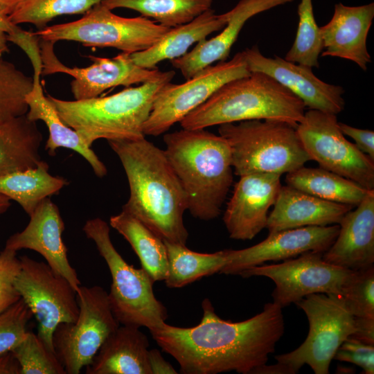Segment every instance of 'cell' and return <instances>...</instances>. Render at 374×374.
Returning a JSON list of instances; mask_svg holds the SVG:
<instances>
[{
    "label": "cell",
    "instance_id": "e0dca14e",
    "mask_svg": "<svg viewBox=\"0 0 374 374\" xmlns=\"http://www.w3.org/2000/svg\"><path fill=\"white\" fill-rule=\"evenodd\" d=\"M250 72H262L275 79L298 96L309 109L337 115L345 106L342 87L318 78L312 67L292 62L277 55L264 56L257 46L243 51Z\"/></svg>",
    "mask_w": 374,
    "mask_h": 374
},
{
    "label": "cell",
    "instance_id": "cb8c5ba5",
    "mask_svg": "<svg viewBox=\"0 0 374 374\" xmlns=\"http://www.w3.org/2000/svg\"><path fill=\"white\" fill-rule=\"evenodd\" d=\"M32 65L33 82L25 98L28 108L26 115L30 121L37 122L39 120L46 124L49 136L45 150L51 156H54L60 148L72 150L89 163L97 177H103L107 172L104 163L84 142L81 136L62 121L52 102L45 96L40 80L42 75V60L33 62Z\"/></svg>",
    "mask_w": 374,
    "mask_h": 374
},
{
    "label": "cell",
    "instance_id": "d590c367",
    "mask_svg": "<svg viewBox=\"0 0 374 374\" xmlns=\"http://www.w3.org/2000/svg\"><path fill=\"white\" fill-rule=\"evenodd\" d=\"M10 352L20 366L21 374H66L56 354L32 332L28 331Z\"/></svg>",
    "mask_w": 374,
    "mask_h": 374
},
{
    "label": "cell",
    "instance_id": "e575fe53",
    "mask_svg": "<svg viewBox=\"0 0 374 374\" xmlns=\"http://www.w3.org/2000/svg\"><path fill=\"white\" fill-rule=\"evenodd\" d=\"M104 0H26L8 17L14 24L28 23L39 30L57 16L84 14Z\"/></svg>",
    "mask_w": 374,
    "mask_h": 374
},
{
    "label": "cell",
    "instance_id": "9c48e42d",
    "mask_svg": "<svg viewBox=\"0 0 374 374\" xmlns=\"http://www.w3.org/2000/svg\"><path fill=\"white\" fill-rule=\"evenodd\" d=\"M296 304L305 313L309 332L296 349L275 356L290 374L305 364L315 374H328L331 361L341 344L355 332V317L339 295L316 293L307 295Z\"/></svg>",
    "mask_w": 374,
    "mask_h": 374
},
{
    "label": "cell",
    "instance_id": "7c38bea8",
    "mask_svg": "<svg viewBox=\"0 0 374 374\" xmlns=\"http://www.w3.org/2000/svg\"><path fill=\"white\" fill-rule=\"evenodd\" d=\"M310 160L319 167L374 190V161L348 141L337 115L315 109L305 112L296 127Z\"/></svg>",
    "mask_w": 374,
    "mask_h": 374
},
{
    "label": "cell",
    "instance_id": "7bdbcfd3",
    "mask_svg": "<svg viewBox=\"0 0 374 374\" xmlns=\"http://www.w3.org/2000/svg\"><path fill=\"white\" fill-rule=\"evenodd\" d=\"M355 332L350 337L364 343L374 345V319L355 317Z\"/></svg>",
    "mask_w": 374,
    "mask_h": 374
},
{
    "label": "cell",
    "instance_id": "f546056e",
    "mask_svg": "<svg viewBox=\"0 0 374 374\" xmlns=\"http://www.w3.org/2000/svg\"><path fill=\"white\" fill-rule=\"evenodd\" d=\"M109 225L130 243L141 266L154 282L164 280L168 261L165 242L139 220L123 211L109 219Z\"/></svg>",
    "mask_w": 374,
    "mask_h": 374
},
{
    "label": "cell",
    "instance_id": "8d00e7d4",
    "mask_svg": "<svg viewBox=\"0 0 374 374\" xmlns=\"http://www.w3.org/2000/svg\"><path fill=\"white\" fill-rule=\"evenodd\" d=\"M340 297L354 317L374 319V266L353 271Z\"/></svg>",
    "mask_w": 374,
    "mask_h": 374
},
{
    "label": "cell",
    "instance_id": "4dcf8cb0",
    "mask_svg": "<svg viewBox=\"0 0 374 374\" xmlns=\"http://www.w3.org/2000/svg\"><path fill=\"white\" fill-rule=\"evenodd\" d=\"M168 267L165 283L169 288H179L202 277L220 271L226 262L224 250L212 253L193 251L186 245L163 240Z\"/></svg>",
    "mask_w": 374,
    "mask_h": 374
},
{
    "label": "cell",
    "instance_id": "3957f363",
    "mask_svg": "<svg viewBox=\"0 0 374 374\" xmlns=\"http://www.w3.org/2000/svg\"><path fill=\"white\" fill-rule=\"evenodd\" d=\"M167 158L185 193L192 216L217 217L233 184L228 141L205 129L186 130L163 136Z\"/></svg>",
    "mask_w": 374,
    "mask_h": 374
},
{
    "label": "cell",
    "instance_id": "277c9868",
    "mask_svg": "<svg viewBox=\"0 0 374 374\" xmlns=\"http://www.w3.org/2000/svg\"><path fill=\"white\" fill-rule=\"evenodd\" d=\"M303 102L275 79L262 72L229 81L186 116V130L205 129L248 120H276L295 127L305 114Z\"/></svg>",
    "mask_w": 374,
    "mask_h": 374
},
{
    "label": "cell",
    "instance_id": "d6a6232c",
    "mask_svg": "<svg viewBox=\"0 0 374 374\" xmlns=\"http://www.w3.org/2000/svg\"><path fill=\"white\" fill-rule=\"evenodd\" d=\"M33 82V77L23 73L0 53V123L27 113L25 98Z\"/></svg>",
    "mask_w": 374,
    "mask_h": 374
},
{
    "label": "cell",
    "instance_id": "4316f807",
    "mask_svg": "<svg viewBox=\"0 0 374 374\" xmlns=\"http://www.w3.org/2000/svg\"><path fill=\"white\" fill-rule=\"evenodd\" d=\"M42 134L26 114L0 123V176L36 167Z\"/></svg>",
    "mask_w": 374,
    "mask_h": 374
},
{
    "label": "cell",
    "instance_id": "60d3db41",
    "mask_svg": "<svg viewBox=\"0 0 374 374\" xmlns=\"http://www.w3.org/2000/svg\"><path fill=\"white\" fill-rule=\"evenodd\" d=\"M341 132L352 138L357 148L374 161V132L339 122Z\"/></svg>",
    "mask_w": 374,
    "mask_h": 374
},
{
    "label": "cell",
    "instance_id": "bcb514c9",
    "mask_svg": "<svg viewBox=\"0 0 374 374\" xmlns=\"http://www.w3.org/2000/svg\"><path fill=\"white\" fill-rule=\"evenodd\" d=\"M26 0H0V13L9 17Z\"/></svg>",
    "mask_w": 374,
    "mask_h": 374
},
{
    "label": "cell",
    "instance_id": "1f68e13d",
    "mask_svg": "<svg viewBox=\"0 0 374 374\" xmlns=\"http://www.w3.org/2000/svg\"><path fill=\"white\" fill-rule=\"evenodd\" d=\"M213 0H104L110 10L123 8L139 12L141 16L173 28L188 23L211 8Z\"/></svg>",
    "mask_w": 374,
    "mask_h": 374
},
{
    "label": "cell",
    "instance_id": "6da1fadb",
    "mask_svg": "<svg viewBox=\"0 0 374 374\" xmlns=\"http://www.w3.org/2000/svg\"><path fill=\"white\" fill-rule=\"evenodd\" d=\"M202 307V318L195 326L181 328L165 322L150 331L157 345L178 362L181 373H253L267 362L284 332L282 308L273 302L240 322L219 317L208 299Z\"/></svg>",
    "mask_w": 374,
    "mask_h": 374
},
{
    "label": "cell",
    "instance_id": "484cf974",
    "mask_svg": "<svg viewBox=\"0 0 374 374\" xmlns=\"http://www.w3.org/2000/svg\"><path fill=\"white\" fill-rule=\"evenodd\" d=\"M229 11L217 15L211 8L190 21L170 28L150 48L131 54L135 64L146 69H156L161 61H170L185 55L195 43L206 39L227 24Z\"/></svg>",
    "mask_w": 374,
    "mask_h": 374
},
{
    "label": "cell",
    "instance_id": "d4e9b609",
    "mask_svg": "<svg viewBox=\"0 0 374 374\" xmlns=\"http://www.w3.org/2000/svg\"><path fill=\"white\" fill-rule=\"evenodd\" d=\"M140 328L118 326L86 366L87 374H151L149 341Z\"/></svg>",
    "mask_w": 374,
    "mask_h": 374
},
{
    "label": "cell",
    "instance_id": "44dd1931",
    "mask_svg": "<svg viewBox=\"0 0 374 374\" xmlns=\"http://www.w3.org/2000/svg\"><path fill=\"white\" fill-rule=\"evenodd\" d=\"M374 17V3L359 6L335 5L330 21L319 27L322 57H337L355 62L364 71L371 62L366 39Z\"/></svg>",
    "mask_w": 374,
    "mask_h": 374
},
{
    "label": "cell",
    "instance_id": "ba28073f",
    "mask_svg": "<svg viewBox=\"0 0 374 374\" xmlns=\"http://www.w3.org/2000/svg\"><path fill=\"white\" fill-rule=\"evenodd\" d=\"M170 28L143 16L116 15L99 3L78 20L47 26L34 34L54 43L74 41L87 47L115 48L133 53L150 48Z\"/></svg>",
    "mask_w": 374,
    "mask_h": 374
},
{
    "label": "cell",
    "instance_id": "7dc6e473",
    "mask_svg": "<svg viewBox=\"0 0 374 374\" xmlns=\"http://www.w3.org/2000/svg\"><path fill=\"white\" fill-rule=\"evenodd\" d=\"M10 206V199L0 193V214L8 211Z\"/></svg>",
    "mask_w": 374,
    "mask_h": 374
},
{
    "label": "cell",
    "instance_id": "2e32d148",
    "mask_svg": "<svg viewBox=\"0 0 374 374\" xmlns=\"http://www.w3.org/2000/svg\"><path fill=\"white\" fill-rule=\"evenodd\" d=\"M339 224L308 226L274 233L248 248L224 249L226 262L220 274L239 275L242 271L267 261L285 260L308 251L324 253L332 244Z\"/></svg>",
    "mask_w": 374,
    "mask_h": 374
},
{
    "label": "cell",
    "instance_id": "83f0119b",
    "mask_svg": "<svg viewBox=\"0 0 374 374\" xmlns=\"http://www.w3.org/2000/svg\"><path fill=\"white\" fill-rule=\"evenodd\" d=\"M49 166L42 161L36 167L0 176V193L17 202L30 216L46 197L57 195L68 181L48 172Z\"/></svg>",
    "mask_w": 374,
    "mask_h": 374
},
{
    "label": "cell",
    "instance_id": "7a4b0ae2",
    "mask_svg": "<svg viewBox=\"0 0 374 374\" xmlns=\"http://www.w3.org/2000/svg\"><path fill=\"white\" fill-rule=\"evenodd\" d=\"M107 141L118 157L129 184L130 197L122 211L162 240L186 245V197L164 150L145 137Z\"/></svg>",
    "mask_w": 374,
    "mask_h": 374
},
{
    "label": "cell",
    "instance_id": "52a82bcc",
    "mask_svg": "<svg viewBox=\"0 0 374 374\" xmlns=\"http://www.w3.org/2000/svg\"><path fill=\"white\" fill-rule=\"evenodd\" d=\"M82 230L93 240L112 276L109 301L121 325L145 327L150 332L160 328L168 317L167 310L153 291L154 281L143 269L129 265L114 247L110 229L103 220H87Z\"/></svg>",
    "mask_w": 374,
    "mask_h": 374
},
{
    "label": "cell",
    "instance_id": "ac0fdd59",
    "mask_svg": "<svg viewBox=\"0 0 374 374\" xmlns=\"http://www.w3.org/2000/svg\"><path fill=\"white\" fill-rule=\"evenodd\" d=\"M280 176L252 173L240 177L223 215L231 238L251 240L266 228L269 209L282 186Z\"/></svg>",
    "mask_w": 374,
    "mask_h": 374
},
{
    "label": "cell",
    "instance_id": "5bb4252c",
    "mask_svg": "<svg viewBox=\"0 0 374 374\" xmlns=\"http://www.w3.org/2000/svg\"><path fill=\"white\" fill-rule=\"evenodd\" d=\"M323 253L305 252L282 263L248 268L239 275L242 278L265 276L271 279L276 285L271 294L273 303L282 308L312 294L340 296L353 270L327 262L323 259Z\"/></svg>",
    "mask_w": 374,
    "mask_h": 374
},
{
    "label": "cell",
    "instance_id": "30bf717a",
    "mask_svg": "<svg viewBox=\"0 0 374 374\" xmlns=\"http://www.w3.org/2000/svg\"><path fill=\"white\" fill-rule=\"evenodd\" d=\"M76 293V320L60 323L53 334L56 356L66 374H78L89 365L105 339L119 326L104 288L80 285Z\"/></svg>",
    "mask_w": 374,
    "mask_h": 374
},
{
    "label": "cell",
    "instance_id": "d6986e66",
    "mask_svg": "<svg viewBox=\"0 0 374 374\" xmlns=\"http://www.w3.org/2000/svg\"><path fill=\"white\" fill-rule=\"evenodd\" d=\"M64 230V223L58 207L46 197L30 216L25 229L8 238L5 247L16 251L22 249L37 251L77 292L81 283L67 257V248L62 238Z\"/></svg>",
    "mask_w": 374,
    "mask_h": 374
},
{
    "label": "cell",
    "instance_id": "836d02e7",
    "mask_svg": "<svg viewBox=\"0 0 374 374\" xmlns=\"http://www.w3.org/2000/svg\"><path fill=\"white\" fill-rule=\"evenodd\" d=\"M299 24L294 43L285 59L287 61L319 67V56L323 50L312 0H301L298 6Z\"/></svg>",
    "mask_w": 374,
    "mask_h": 374
},
{
    "label": "cell",
    "instance_id": "9a60e30c",
    "mask_svg": "<svg viewBox=\"0 0 374 374\" xmlns=\"http://www.w3.org/2000/svg\"><path fill=\"white\" fill-rule=\"evenodd\" d=\"M53 42L39 39L42 75L63 73L73 78L71 89L75 100L99 96L107 89L118 86L130 87L157 80L164 71L141 67L131 54L122 52L112 58L89 55L93 64L87 67H69L61 62L54 52Z\"/></svg>",
    "mask_w": 374,
    "mask_h": 374
},
{
    "label": "cell",
    "instance_id": "f35d334b",
    "mask_svg": "<svg viewBox=\"0 0 374 374\" xmlns=\"http://www.w3.org/2000/svg\"><path fill=\"white\" fill-rule=\"evenodd\" d=\"M19 269L17 251L5 247L0 252V314L21 299L14 285Z\"/></svg>",
    "mask_w": 374,
    "mask_h": 374
},
{
    "label": "cell",
    "instance_id": "ee69618b",
    "mask_svg": "<svg viewBox=\"0 0 374 374\" xmlns=\"http://www.w3.org/2000/svg\"><path fill=\"white\" fill-rule=\"evenodd\" d=\"M18 25L14 24L10 21L8 17L0 13V53L4 54L9 53L10 50L8 46L7 36L12 33Z\"/></svg>",
    "mask_w": 374,
    "mask_h": 374
},
{
    "label": "cell",
    "instance_id": "4fadbf2b",
    "mask_svg": "<svg viewBox=\"0 0 374 374\" xmlns=\"http://www.w3.org/2000/svg\"><path fill=\"white\" fill-rule=\"evenodd\" d=\"M243 51L228 61L203 69L181 84H166L157 94L144 125L145 135L157 136L206 101L226 82L249 75Z\"/></svg>",
    "mask_w": 374,
    "mask_h": 374
},
{
    "label": "cell",
    "instance_id": "ab89813d",
    "mask_svg": "<svg viewBox=\"0 0 374 374\" xmlns=\"http://www.w3.org/2000/svg\"><path fill=\"white\" fill-rule=\"evenodd\" d=\"M333 359L355 364L362 368L366 374L374 373V345L352 337L341 344Z\"/></svg>",
    "mask_w": 374,
    "mask_h": 374
},
{
    "label": "cell",
    "instance_id": "8fae6325",
    "mask_svg": "<svg viewBox=\"0 0 374 374\" xmlns=\"http://www.w3.org/2000/svg\"><path fill=\"white\" fill-rule=\"evenodd\" d=\"M20 269L14 285L35 317L37 336L55 353L53 334L61 323L74 322L79 314L77 293L69 281L48 264L27 256L19 258Z\"/></svg>",
    "mask_w": 374,
    "mask_h": 374
},
{
    "label": "cell",
    "instance_id": "603a6c76",
    "mask_svg": "<svg viewBox=\"0 0 374 374\" xmlns=\"http://www.w3.org/2000/svg\"><path fill=\"white\" fill-rule=\"evenodd\" d=\"M268 215L269 233L308 226L339 224L355 207L324 200L294 188L282 186Z\"/></svg>",
    "mask_w": 374,
    "mask_h": 374
},
{
    "label": "cell",
    "instance_id": "f6af8a7d",
    "mask_svg": "<svg viewBox=\"0 0 374 374\" xmlns=\"http://www.w3.org/2000/svg\"><path fill=\"white\" fill-rule=\"evenodd\" d=\"M0 374H21L20 366L11 352L0 355Z\"/></svg>",
    "mask_w": 374,
    "mask_h": 374
},
{
    "label": "cell",
    "instance_id": "5b68a950",
    "mask_svg": "<svg viewBox=\"0 0 374 374\" xmlns=\"http://www.w3.org/2000/svg\"><path fill=\"white\" fill-rule=\"evenodd\" d=\"M174 71L157 80L127 87L105 97L65 100L48 95L62 121L91 147L96 140H135L145 137L144 125L159 90L171 82Z\"/></svg>",
    "mask_w": 374,
    "mask_h": 374
},
{
    "label": "cell",
    "instance_id": "7402d4cb",
    "mask_svg": "<svg viewBox=\"0 0 374 374\" xmlns=\"http://www.w3.org/2000/svg\"><path fill=\"white\" fill-rule=\"evenodd\" d=\"M294 0H240L229 11L226 26L216 36L197 43L195 47L181 57L170 60L173 67L180 71L186 80L208 66L226 61L231 47L246 21L253 16Z\"/></svg>",
    "mask_w": 374,
    "mask_h": 374
},
{
    "label": "cell",
    "instance_id": "f1b7e54d",
    "mask_svg": "<svg viewBox=\"0 0 374 374\" xmlns=\"http://www.w3.org/2000/svg\"><path fill=\"white\" fill-rule=\"evenodd\" d=\"M286 184L318 198L357 206L364 198L366 188L357 183L321 168L304 166L287 173Z\"/></svg>",
    "mask_w": 374,
    "mask_h": 374
},
{
    "label": "cell",
    "instance_id": "ffe728a7",
    "mask_svg": "<svg viewBox=\"0 0 374 374\" xmlns=\"http://www.w3.org/2000/svg\"><path fill=\"white\" fill-rule=\"evenodd\" d=\"M338 235L323 253L328 263L357 271L374 263V190L348 211L339 223Z\"/></svg>",
    "mask_w": 374,
    "mask_h": 374
},
{
    "label": "cell",
    "instance_id": "8992f818",
    "mask_svg": "<svg viewBox=\"0 0 374 374\" xmlns=\"http://www.w3.org/2000/svg\"><path fill=\"white\" fill-rule=\"evenodd\" d=\"M295 126L276 120H248L219 125L229 143L235 175H282L305 165L310 158Z\"/></svg>",
    "mask_w": 374,
    "mask_h": 374
},
{
    "label": "cell",
    "instance_id": "74e56055",
    "mask_svg": "<svg viewBox=\"0 0 374 374\" xmlns=\"http://www.w3.org/2000/svg\"><path fill=\"white\" fill-rule=\"evenodd\" d=\"M33 316L22 299L0 314V355L10 352L25 338Z\"/></svg>",
    "mask_w": 374,
    "mask_h": 374
},
{
    "label": "cell",
    "instance_id": "b9f144b4",
    "mask_svg": "<svg viewBox=\"0 0 374 374\" xmlns=\"http://www.w3.org/2000/svg\"><path fill=\"white\" fill-rule=\"evenodd\" d=\"M148 363L151 374H177L178 372L161 355L158 349L148 350Z\"/></svg>",
    "mask_w": 374,
    "mask_h": 374
}]
</instances>
